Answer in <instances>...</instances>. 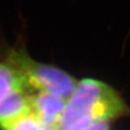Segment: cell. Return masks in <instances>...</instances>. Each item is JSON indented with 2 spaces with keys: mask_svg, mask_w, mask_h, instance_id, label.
<instances>
[{
  "mask_svg": "<svg viewBox=\"0 0 130 130\" xmlns=\"http://www.w3.org/2000/svg\"><path fill=\"white\" fill-rule=\"evenodd\" d=\"M19 91L32 92L22 72L6 56L0 61V104L12 93Z\"/></svg>",
  "mask_w": 130,
  "mask_h": 130,
  "instance_id": "4",
  "label": "cell"
},
{
  "mask_svg": "<svg viewBox=\"0 0 130 130\" xmlns=\"http://www.w3.org/2000/svg\"><path fill=\"white\" fill-rule=\"evenodd\" d=\"M7 57L22 72L32 92H44L63 99L73 92L76 80L60 68L35 61L24 49H13Z\"/></svg>",
  "mask_w": 130,
  "mask_h": 130,
  "instance_id": "2",
  "label": "cell"
},
{
  "mask_svg": "<svg viewBox=\"0 0 130 130\" xmlns=\"http://www.w3.org/2000/svg\"><path fill=\"white\" fill-rule=\"evenodd\" d=\"M30 91H19L12 93L0 104V130L19 117L31 111Z\"/></svg>",
  "mask_w": 130,
  "mask_h": 130,
  "instance_id": "5",
  "label": "cell"
},
{
  "mask_svg": "<svg viewBox=\"0 0 130 130\" xmlns=\"http://www.w3.org/2000/svg\"><path fill=\"white\" fill-rule=\"evenodd\" d=\"M1 130H59L57 127L51 126L42 121L37 115L28 112L23 116L19 117L13 122L9 123Z\"/></svg>",
  "mask_w": 130,
  "mask_h": 130,
  "instance_id": "6",
  "label": "cell"
},
{
  "mask_svg": "<svg viewBox=\"0 0 130 130\" xmlns=\"http://www.w3.org/2000/svg\"><path fill=\"white\" fill-rule=\"evenodd\" d=\"M66 100L51 93L33 92L31 93V110L42 121L58 128L64 113Z\"/></svg>",
  "mask_w": 130,
  "mask_h": 130,
  "instance_id": "3",
  "label": "cell"
},
{
  "mask_svg": "<svg viewBox=\"0 0 130 130\" xmlns=\"http://www.w3.org/2000/svg\"><path fill=\"white\" fill-rule=\"evenodd\" d=\"M130 117V106L109 84L92 77L76 82L66 100L59 130H81L98 122H114Z\"/></svg>",
  "mask_w": 130,
  "mask_h": 130,
  "instance_id": "1",
  "label": "cell"
}]
</instances>
